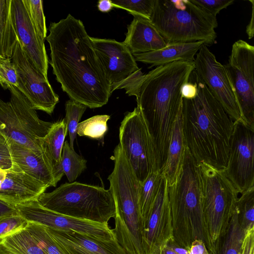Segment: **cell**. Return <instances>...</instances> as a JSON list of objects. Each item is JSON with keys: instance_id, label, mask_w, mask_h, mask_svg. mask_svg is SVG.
Segmentation results:
<instances>
[{"instance_id": "obj_43", "label": "cell", "mask_w": 254, "mask_h": 254, "mask_svg": "<svg viewBox=\"0 0 254 254\" xmlns=\"http://www.w3.org/2000/svg\"><path fill=\"white\" fill-rule=\"evenodd\" d=\"M189 254H209V253L202 241L196 240L192 243Z\"/></svg>"}, {"instance_id": "obj_16", "label": "cell", "mask_w": 254, "mask_h": 254, "mask_svg": "<svg viewBox=\"0 0 254 254\" xmlns=\"http://www.w3.org/2000/svg\"><path fill=\"white\" fill-rule=\"evenodd\" d=\"M153 207L143 228L142 244L145 254H150L173 237L168 182L162 174Z\"/></svg>"}, {"instance_id": "obj_23", "label": "cell", "mask_w": 254, "mask_h": 254, "mask_svg": "<svg viewBox=\"0 0 254 254\" xmlns=\"http://www.w3.org/2000/svg\"><path fill=\"white\" fill-rule=\"evenodd\" d=\"M203 41L168 44L161 49L148 53L133 55L136 61L150 64L151 67L177 61L193 62L195 56Z\"/></svg>"}, {"instance_id": "obj_30", "label": "cell", "mask_w": 254, "mask_h": 254, "mask_svg": "<svg viewBox=\"0 0 254 254\" xmlns=\"http://www.w3.org/2000/svg\"><path fill=\"white\" fill-rule=\"evenodd\" d=\"M60 167L69 183L74 182L86 168L87 161L70 147L69 142H64Z\"/></svg>"}, {"instance_id": "obj_46", "label": "cell", "mask_w": 254, "mask_h": 254, "mask_svg": "<svg viewBox=\"0 0 254 254\" xmlns=\"http://www.w3.org/2000/svg\"><path fill=\"white\" fill-rule=\"evenodd\" d=\"M97 7L102 12H108L114 7L111 0H100L98 2Z\"/></svg>"}, {"instance_id": "obj_5", "label": "cell", "mask_w": 254, "mask_h": 254, "mask_svg": "<svg viewBox=\"0 0 254 254\" xmlns=\"http://www.w3.org/2000/svg\"><path fill=\"white\" fill-rule=\"evenodd\" d=\"M113 158L114 167L108 180L116 206L113 230L116 239L129 254H145L139 208L141 184L119 144L114 150Z\"/></svg>"}, {"instance_id": "obj_28", "label": "cell", "mask_w": 254, "mask_h": 254, "mask_svg": "<svg viewBox=\"0 0 254 254\" xmlns=\"http://www.w3.org/2000/svg\"><path fill=\"white\" fill-rule=\"evenodd\" d=\"M246 233L234 210L224 234L216 246V254H242Z\"/></svg>"}, {"instance_id": "obj_39", "label": "cell", "mask_w": 254, "mask_h": 254, "mask_svg": "<svg viewBox=\"0 0 254 254\" xmlns=\"http://www.w3.org/2000/svg\"><path fill=\"white\" fill-rule=\"evenodd\" d=\"M201 9L216 17L219 12L232 4L234 0H190Z\"/></svg>"}, {"instance_id": "obj_48", "label": "cell", "mask_w": 254, "mask_h": 254, "mask_svg": "<svg viewBox=\"0 0 254 254\" xmlns=\"http://www.w3.org/2000/svg\"><path fill=\"white\" fill-rule=\"evenodd\" d=\"M1 57H1V56H0V58Z\"/></svg>"}, {"instance_id": "obj_12", "label": "cell", "mask_w": 254, "mask_h": 254, "mask_svg": "<svg viewBox=\"0 0 254 254\" xmlns=\"http://www.w3.org/2000/svg\"><path fill=\"white\" fill-rule=\"evenodd\" d=\"M254 128L234 121L224 172L238 193L254 186Z\"/></svg>"}, {"instance_id": "obj_9", "label": "cell", "mask_w": 254, "mask_h": 254, "mask_svg": "<svg viewBox=\"0 0 254 254\" xmlns=\"http://www.w3.org/2000/svg\"><path fill=\"white\" fill-rule=\"evenodd\" d=\"M7 89L10 94L9 101L0 98V134L36 153L44 154L40 140L54 123L41 120L36 110L16 87L10 86Z\"/></svg>"}, {"instance_id": "obj_34", "label": "cell", "mask_w": 254, "mask_h": 254, "mask_svg": "<svg viewBox=\"0 0 254 254\" xmlns=\"http://www.w3.org/2000/svg\"><path fill=\"white\" fill-rule=\"evenodd\" d=\"M26 228L46 254H64L45 226L37 223L28 222Z\"/></svg>"}, {"instance_id": "obj_38", "label": "cell", "mask_w": 254, "mask_h": 254, "mask_svg": "<svg viewBox=\"0 0 254 254\" xmlns=\"http://www.w3.org/2000/svg\"><path fill=\"white\" fill-rule=\"evenodd\" d=\"M0 85L4 89L18 86L17 72L10 59L0 58Z\"/></svg>"}, {"instance_id": "obj_18", "label": "cell", "mask_w": 254, "mask_h": 254, "mask_svg": "<svg viewBox=\"0 0 254 254\" xmlns=\"http://www.w3.org/2000/svg\"><path fill=\"white\" fill-rule=\"evenodd\" d=\"M11 14L21 48L33 66L48 79L49 60L44 41L33 26L23 0H11Z\"/></svg>"}, {"instance_id": "obj_27", "label": "cell", "mask_w": 254, "mask_h": 254, "mask_svg": "<svg viewBox=\"0 0 254 254\" xmlns=\"http://www.w3.org/2000/svg\"><path fill=\"white\" fill-rule=\"evenodd\" d=\"M18 41L11 14V0H0V56L11 59Z\"/></svg>"}, {"instance_id": "obj_2", "label": "cell", "mask_w": 254, "mask_h": 254, "mask_svg": "<svg viewBox=\"0 0 254 254\" xmlns=\"http://www.w3.org/2000/svg\"><path fill=\"white\" fill-rule=\"evenodd\" d=\"M195 68L193 62H174L158 66L144 74L139 68L111 87L124 88L136 97L137 107L147 124L155 146L158 170L165 164L174 121L182 107L181 88Z\"/></svg>"}, {"instance_id": "obj_47", "label": "cell", "mask_w": 254, "mask_h": 254, "mask_svg": "<svg viewBox=\"0 0 254 254\" xmlns=\"http://www.w3.org/2000/svg\"><path fill=\"white\" fill-rule=\"evenodd\" d=\"M150 254H177L169 246L166 242L160 247L153 251Z\"/></svg>"}, {"instance_id": "obj_17", "label": "cell", "mask_w": 254, "mask_h": 254, "mask_svg": "<svg viewBox=\"0 0 254 254\" xmlns=\"http://www.w3.org/2000/svg\"><path fill=\"white\" fill-rule=\"evenodd\" d=\"M91 39L111 86L139 69L132 54L123 42L94 37Z\"/></svg>"}, {"instance_id": "obj_36", "label": "cell", "mask_w": 254, "mask_h": 254, "mask_svg": "<svg viewBox=\"0 0 254 254\" xmlns=\"http://www.w3.org/2000/svg\"><path fill=\"white\" fill-rule=\"evenodd\" d=\"M115 8L127 10L134 16L150 20L155 0H111Z\"/></svg>"}, {"instance_id": "obj_20", "label": "cell", "mask_w": 254, "mask_h": 254, "mask_svg": "<svg viewBox=\"0 0 254 254\" xmlns=\"http://www.w3.org/2000/svg\"><path fill=\"white\" fill-rule=\"evenodd\" d=\"M48 188L14 165L0 168V200L13 206L37 199Z\"/></svg>"}, {"instance_id": "obj_42", "label": "cell", "mask_w": 254, "mask_h": 254, "mask_svg": "<svg viewBox=\"0 0 254 254\" xmlns=\"http://www.w3.org/2000/svg\"><path fill=\"white\" fill-rule=\"evenodd\" d=\"M197 93L195 84L191 81H189L183 85L181 88V94L183 98L191 99L194 98Z\"/></svg>"}, {"instance_id": "obj_32", "label": "cell", "mask_w": 254, "mask_h": 254, "mask_svg": "<svg viewBox=\"0 0 254 254\" xmlns=\"http://www.w3.org/2000/svg\"><path fill=\"white\" fill-rule=\"evenodd\" d=\"M110 116L107 115H96L87 119L77 126L76 133L97 140H101L108 130L107 121Z\"/></svg>"}, {"instance_id": "obj_19", "label": "cell", "mask_w": 254, "mask_h": 254, "mask_svg": "<svg viewBox=\"0 0 254 254\" xmlns=\"http://www.w3.org/2000/svg\"><path fill=\"white\" fill-rule=\"evenodd\" d=\"M45 227L64 254H129L117 240H99L72 230Z\"/></svg>"}, {"instance_id": "obj_8", "label": "cell", "mask_w": 254, "mask_h": 254, "mask_svg": "<svg viewBox=\"0 0 254 254\" xmlns=\"http://www.w3.org/2000/svg\"><path fill=\"white\" fill-rule=\"evenodd\" d=\"M197 166L203 213L216 252L234 212L239 193L224 170L204 162Z\"/></svg>"}, {"instance_id": "obj_35", "label": "cell", "mask_w": 254, "mask_h": 254, "mask_svg": "<svg viewBox=\"0 0 254 254\" xmlns=\"http://www.w3.org/2000/svg\"><path fill=\"white\" fill-rule=\"evenodd\" d=\"M33 26L40 38L45 42L47 29L42 0H23Z\"/></svg>"}, {"instance_id": "obj_45", "label": "cell", "mask_w": 254, "mask_h": 254, "mask_svg": "<svg viewBox=\"0 0 254 254\" xmlns=\"http://www.w3.org/2000/svg\"><path fill=\"white\" fill-rule=\"evenodd\" d=\"M17 211L15 206L0 200V216Z\"/></svg>"}, {"instance_id": "obj_41", "label": "cell", "mask_w": 254, "mask_h": 254, "mask_svg": "<svg viewBox=\"0 0 254 254\" xmlns=\"http://www.w3.org/2000/svg\"><path fill=\"white\" fill-rule=\"evenodd\" d=\"M242 254H254V229L246 232Z\"/></svg>"}, {"instance_id": "obj_1", "label": "cell", "mask_w": 254, "mask_h": 254, "mask_svg": "<svg viewBox=\"0 0 254 254\" xmlns=\"http://www.w3.org/2000/svg\"><path fill=\"white\" fill-rule=\"evenodd\" d=\"M48 30L50 64L63 91L90 109L106 105L111 86L82 21L68 14Z\"/></svg>"}, {"instance_id": "obj_37", "label": "cell", "mask_w": 254, "mask_h": 254, "mask_svg": "<svg viewBox=\"0 0 254 254\" xmlns=\"http://www.w3.org/2000/svg\"><path fill=\"white\" fill-rule=\"evenodd\" d=\"M28 223L17 211L0 216V239L26 228Z\"/></svg>"}, {"instance_id": "obj_31", "label": "cell", "mask_w": 254, "mask_h": 254, "mask_svg": "<svg viewBox=\"0 0 254 254\" xmlns=\"http://www.w3.org/2000/svg\"><path fill=\"white\" fill-rule=\"evenodd\" d=\"M235 212L241 227L246 232L254 229V186L238 198Z\"/></svg>"}, {"instance_id": "obj_15", "label": "cell", "mask_w": 254, "mask_h": 254, "mask_svg": "<svg viewBox=\"0 0 254 254\" xmlns=\"http://www.w3.org/2000/svg\"><path fill=\"white\" fill-rule=\"evenodd\" d=\"M11 61L17 74V88L25 96L35 110L51 115L59 101L48 79L33 66L18 42L14 47Z\"/></svg>"}, {"instance_id": "obj_10", "label": "cell", "mask_w": 254, "mask_h": 254, "mask_svg": "<svg viewBox=\"0 0 254 254\" xmlns=\"http://www.w3.org/2000/svg\"><path fill=\"white\" fill-rule=\"evenodd\" d=\"M119 140L136 179L142 184L158 168L154 141L137 107L125 115L119 128Z\"/></svg>"}, {"instance_id": "obj_24", "label": "cell", "mask_w": 254, "mask_h": 254, "mask_svg": "<svg viewBox=\"0 0 254 254\" xmlns=\"http://www.w3.org/2000/svg\"><path fill=\"white\" fill-rule=\"evenodd\" d=\"M67 132L64 119L54 123L47 134L41 138L42 151L51 164L56 184L64 175L60 164L65 137Z\"/></svg>"}, {"instance_id": "obj_25", "label": "cell", "mask_w": 254, "mask_h": 254, "mask_svg": "<svg viewBox=\"0 0 254 254\" xmlns=\"http://www.w3.org/2000/svg\"><path fill=\"white\" fill-rule=\"evenodd\" d=\"M185 147L182 107L172 125L167 159L161 171L167 178L168 185L173 182L178 173L183 158Z\"/></svg>"}, {"instance_id": "obj_29", "label": "cell", "mask_w": 254, "mask_h": 254, "mask_svg": "<svg viewBox=\"0 0 254 254\" xmlns=\"http://www.w3.org/2000/svg\"><path fill=\"white\" fill-rule=\"evenodd\" d=\"M162 176L161 171L157 170L151 173L141 184L139 194V208L142 231L156 199Z\"/></svg>"}, {"instance_id": "obj_7", "label": "cell", "mask_w": 254, "mask_h": 254, "mask_svg": "<svg viewBox=\"0 0 254 254\" xmlns=\"http://www.w3.org/2000/svg\"><path fill=\"white\" fill-rule=\"evenodd\" d=\"M44 207L80 219L108 224L116 216V206L110 190L77 182L65 183L37 198Z\"/></svg>"}, {"instance_id": "obj_3", "label": "cell", "mask_w": 254, "mask_h": 254, "mask_svg": "<svg viewBox=\"0 0 254 254\" xmlns=\"http://www.w3.org/2000/svg\"><path fill=\"white\" fill-rule=\"evenodd\" d=\"M189 80L197 93L183 98L182 120L185 144L196 163L204 162L225 170L234 121L213 96L195 70Z\"/></svg>"}, {"instance_id": "obj_13", "label": "cell", "mask_w": 254, "mask_h": 254, "mask_svg": "<svg viewBox=\"0 0 254 254\" xmlns=\"http://www.w3.org/2000/svg\"><path fill=\"white\" fill-rule=\"evenodd\" d=\"M15 208L18 213L28 222L56 230H72L99 240H117L114 230L111 229L108 224L59 214L41 205L37 199L18 204Z\"/></svg>"}, {"instance_id": "obj_6", "label": "cell", "mask_w": 254, "mask_h": 254, "mask_svg": "<svg viewBox=\"0 0 254 254\" xmlns=\"http://www.w3.org/2000/svg\"><path fill=\"white\" fill-rule=\"evenodd\" d=\"M150 22L167 44L203 41L216 43V17L190 0H155Z\"/></svg>"}, {"instance_id": "obj_11", "label": "cell", "mask_w": 254, "mask_h": 254, "mask_svg": "<svg viewBox=\"0 0 254 254\" xmlns=\"http://www.w3.org/2000/svg\"><path fill=\"white\" fill-rule=\"evenodd\" d=\"M245 123L254 128V47L243 40L232 45L224 65Z\"/></svg>"}, {"instance_id": "obj_21", "label": "cell", "mask_w": 254, "mask_h": 254, "mask_svg": "<svg viewBox=\"0 0 254 254\" xmlns=\"http://www.w3.org/2000/svg\"><path fill=\"white\" fill-rule=\"evenodd\" d=\"M13 164L47 188L56 187L53 168L44 154H39L8 140Z\"/></svg>"}, {"instance_id": "obj_44", "label": "cell", "mask_w": 254, "mask_h": 254, "mask_svg": "<svg viewBox=\"0 0 254 254\" xmlns=\"http://www.w3.org/2000/svg\"><path fill=\"white\" fill-rule=\"evenodd\" d=\"M249 1L252 4V13L250 21L246 27V33L248 38L251 39L253 38L254 33V0H251Z\"/></svg>"}, {"instance_id": "obj_22", "label": "cell", "mask_w": 254, "mask_h": 254, "mask_svg": "<svg viewBox=\"0 0 254 254\" xmlns=\"http://www.w3.org/2000/svg\"><path fill=\"white\" fill-rule=\"evenodd\" d=\"M124 43L132 55L157 51L167 46L157 29L149 20L134 16Z\"/></svg>"}, {"instance_id": "obj_26", "label": "cell", "mask_w": 254, "mask_h": 254, "mask_svg": "<svg viewBox=\"0 0 254 254\" xmlns=\"http://www.w3.org/2000/svg\"><path fill=\"white\" fill-rule=\"evenodd\" d=\"M0 254H46L26 228L0 239Z\"/></svg>"}, {"instance_id": "obj_14", "label": "cell", "mask_w": 254, "mask_h": 254, "mask_svg": "<svg viewBox=\"0 0 254 254\" xmlns=\"http://www.w3.org/2000/svg\"><path fill=\"white\" fill-rule=\"evenodd\" d=\"M194 64L198 75L227 114L234 121L244 122L224 65L205 44L196 54Z\"/></svg>"}, {"instance_id": "obj_4", "label": "cell", "mask_w": 254, "mask_h": 254, "mask_svg": "<svg viewBox=\"0 0 254 254\" xmlns=\"http://www.w3.org/2000/svg\"><path fill=\"white\" fill-rule=\"evenodd\" d=\"M167 190L174 240L189 251L194 241H201L209 254H215L202 211L197 163L186 145L179 170Z\"/></svg>"}, {"instance_id": "obj_33", "label": "cell", "mask_w": 254, "mask_h": 254, "mask_svg": "<svg viewBox=\"0 0 254 254\" xmlns=\"http://www.w3.org/2000/svg\"><path fill=\"white\" fill-rule=\"evenodd\" d=\"M82 104L69 99L65 103V118L67 132L69 136V145L73 148V144L76 138V129L81 117L87 109Z\"/></svg>"}, {"instance_id": "obj_40", "label": "cell", "mask_w": 254, "mask_h": 254, "mask_svg": "<svg viewBox=\"0 0 254 254\" xmlns=\"http://www.w3.org/2000/svg\"><path fill=\"white\" fill-rule=\"evenodd\" d=\"M13 165L7 140L0 134V168L9 169L12 168Z\"/></svg>"}]
</instances>
